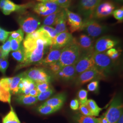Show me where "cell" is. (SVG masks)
Here are the masks:
<instances>
[{
  "instance_id": "obj_1",
  "label": "cell",
  "mask_w": 123,
  "mask_h": 123,
  "mask_svg": "<svg viewBox=\"0 0 123 123\" xmlns=\"http://www.w3.org/2000/svg\"><path fill=\"white\" fill-rule=\"evenodd\" d=\"M22 46L24 58L23 61L17 66V70L38 63L43 59L46 48L51 46V45L38 29L31 33L27 34Z\"/></svg>"
},
{
  "instance_id": "obj_2",
  "label": "cell",
  "mask_w": 123,
  "mask_h": 123,
  "mask_svg": "<svg viewBox=\"0 0 123 123\" xmlns=\"http://www.w3.org/2000/svg\"><path fill=\"white\" fill-rule=\"evenodd\" d=\"M81 53V49L73 41L72 43L62 49L59 62L62 67L75 65L79 60Z\"/></svg>"
},
{
  "instance_id": "obj_3",
  "label": "cell",
  "mask_w": 123,
  "mask_h": 123,
  "mask_svg": "<svg viewBox=\"0 0 123 123\" xmlns=\"http://www.w3.org/2000/svg\"><path fill=\"white\" fill-rule=\"evenodd\" d=\"M123 103L118 97L115 98L111 102L104 115L109 123H117L119 117L123 114Z\"/></svg>"
},
{
  "instance_id": "obj_4",
  "label": "cell",
  "mask_w": 123,
  "mask_h": 123,
  "mask_svg": "<svg viewBox=\"0 0 123 123\" xmlns=\"http://www.w3.org/2000/svg\"><path fill=\"white\" fill-rule=\"evenodd\" d=\"M102 0H79L78 11L85 19H93V15L98 6Z\"/></svg>"
},
{
  "instance_id": "obj_5",
  "label": "cell",
  "mask_w": 123,
  "mask_h": 123,
  "mask_svg": "<svg viewBox=\"0 0 123 123\" xmlns=\"http://www.w3.org/2000/svg\"><path fill=\"white\" fill-rule=\"evenodd\" d=\"M94 51L84 52L82 53L79 60L75 64V69L77 75L94 67L93 59Z\"/></svg>"
},
{
  "instance_id": "obj_6",
  "label": "cell",
  "mask_w": 123,
  "mask_h": 123,
  "mask_svg": "<svg viewBox=\"0 0 123 123\" xmlns=\"http://www.w3.org/2000/svg\"><path fill=\"white\" fill-rule=\"evenodd\" d=\"M106 30V27L95 20L91 19L84 20L80 31H85L90 37H96L105 33Z\"/></svg>"
},
{
  "instance_id": "obj_7",
  "label": "cell",
  "mask_w": 123,
  "mask_h": 123,
  "mask_svg": "<svg viewBox=\"0 0 123 123\" xmlns=\"http://www.w3.org/2000/svg\"><path fill=\"white\" fill-rule=\"evenodd\" d=\"M93 59L94 67L103 76L110 69L112 65V60L107 55L105 52H94Z\"/></svg>"
},
{
  "instance_id": "obj_8",
  "label": "cell",
  "mask_w": 123,
  "mask_h": 123,
  "mask_svg": "<svg viewBox=\"0 0 123 123\" xmlns=\"http://www.w3.org/2000/svg\"><path fill=\"white\" fill-rule=\"evenodd\" d=\"M18 23L21 29L27 34L31 33L36 31L41 24L37 18L31 15L20 17L18 19Z\"/></svg>"
},
{
  "instance_id": "obj_9",
  "label": "cell",
  "mask_w": 123,
  "mask_h": 123,
  "mask_svg": "<svg viewBox=\"0 0 123 123\" xmlns=\"http://www.w3.org/2000/svg\"><path fill=\"white\" fill-rule=\"evenodd\" d=\"M25 77L32 80L35 83H50L51 77L43 68H33L23 73Z\"/></svg>"
},
{
  "instance_id": "obj_10",
  "label": "cell",
  "mask_w": 123,
  "mask_h": 123,
  "mask_svg": "<svg viewBox=\"0 0 123 123\" xmlns=\"http://www.w3.org/2000/svg\"><path fill=\"white\" fill-rule=\"evenodd\" d=\"M62 9L55 3L50 1L37 3L34 7V11L36 13L43 17H46Z\"/></svg>"
},
{
  "instance_id": "obj_11",
  "label": "cell",
  "mask_w": 123,
  "mask_h": 123,
  "mask_svg": "<svg viewBox=\"0 0 123 123\" xmlns=\"http://www.w3.org/2000/svg\"><path fill=\"white\" fill-rule=\"evenodd\" d=\"M67 15V23L70 33L80 31L83 21L80 15L70 11L68 8L64 9Z\"/></svg>"
},
{
  "instance_id": "obj_12",
  "label": "cell",
  "mask_w": 123,
  "mask_h": 123,
  "mask_svg": "<svg viewBox=\"0 0 123 123\" xmlns=\"http://www.w3.org/2000/svg\"><path fill=\"white\" fill-rule=\"evenodd\" d=\"M115 6L110 1L101 2L98 6L93 15V18L101 19L111 15L114 11Z\"/></svg>"
},
{
  "instance_id": "obj_13",
  "label": "cell",
  "mask_w": 123,
  "mask_h": 123,
  "mask_svg": "<svg viewBox=\"0 0 123 123\" xmlns=\"http://www.w3.org/2000/svg\"><path fill=\"white\" fill-rule=\"evenodd\" d=\"M74 37L68 31L58 34L50 49H62L73 42Z\"/></svg>"
},
{
  "instance_id": "obj_14",
  "label": "cell",
  "mask_w": 123,
  "mask_h": 123,
  "mask_svg": "<svg viewBox=\"0 0 123 123\" xmlns=\"http://www.w3.org/2000/svg\"><path fill=\"white\" fill-rule=\"evenodd\" d=\"M101 77H103V76L98 71L95 67H93L79 75V77L76 80V84L77 85H82Z\"/></svg>"
},
{
  "instance_id": "obj_15",
  "label": "cell",
  "mask_w": 123,
  "mask_h": 123,
  "mask_svg": "<svg viewBox=\"0 0 123 123\" xmlns=\"http://www.w3.org/2000/svg\"><path fill=\"white\" fill-rule=\"evenodd\" d=\"M116 42L106 37H103L97 40L93 47V51L95 52H105L114 47Z\"/></svg>"
},
{
  "instance_id": "obj_16",
  "label": "cell",
  "mask_w": 123,
  "mask_h": 123,
  "mask_svg": "<svg viewBox=\"0 0 123 123\" xmlns=\"http://www.w3.org/2000/svg\"><path fill=\"white\" fill-rule=\"evenodd\" d=\"M74 42L79 46L81 51L87 52L93 50V40L86 34H81L78 38H74Z\"/></svg>"
},
{
  "instance_id": "obj_17",
  "label": "cell",
  "mask_w": 123,
  "mask_h": 123,
  "mask_svg": "<svg viewBox=\"0 0 123 123\" xmlns=\"http://www.w3.org/2000/svg\"><path fill=\"white\" fill-rule=\"evenodd\" d=\"M62 49H50L49 54L44 59H43L38 63L40 65L48 66L59 61Z\"/></svg>"
},
{
  "instance_id": "obj_18",
  "label": "cell",
  "mask_w": 123,
  "mask_h": 123,
  "mask_svg": "<svg viewBox=\"0 0 123 123\" xmlns=\"http://www.w3.org/2000/svg\"><path fill=\"white\" fill-rule=\"evenodd\" d=\"M55 76L58 79L65 81H69L74 79L77 76L75 71V65L62 67L61 69Z\"/></svg>"
},
{
  "instance_id": "obj_19",
  "label": "cell",
  "mask_w": 123,
  "mask_h": 123,
  "mask_svg": "<svg viewBox=\"0 0 123 123\" xmlns=\"http://www.w3.org/2000/svg\"><path fill=\"white\" fill-rule=\"evenodd\" d=\"M56 32L59 34L63 32L68 31L67 26V15L64 9H62L56 19L54 25Z\"/></svg>"
},
{
  "instance_id": "obj_20",
  "label": "cell",
  "mask_w": 123,
  "mask_h": 123,
  "mask_svg": "<svg viewBox=\"0 0 123 123\" xmlns=\"http://www.w3.org/2000/svg\"><path fill=\"white\" fill-rule=\"evenodd\" d=\"M66 98L67 95L66 93L64 92H61L58 93L48 99L43 104L60 109L66 101Z\"/></svg>"
},
{
  "instance_id": "obj_21",
  "label": "cell",
  "mask_w": 123,
  "mask_h": 123,
  "mask_svg": "<svg viewBox=\"0 0 123 123\" xmlns=\"http://www.w3.org/2000/svg\"><path fill=\"white\" fill-rule=\"evenodd\" d=\"M36 88V83L30 79L24 77L18 86V94H28L31 90Z\"/></svg>"
},
{
  "instance_id": "obj_22",
  "label": "cell",
  "mask_w": 123,
  "mask_h": 123,
  "mask_svg": "<svg viewBox=\"0 0 123 123\" xmlns=\"http://www.w3.org/2000/svg\"><path fill=\"white\" fill-rule=\"evenodd\" d=\"M26 5L16 4L11 0H8L1 10V11L5 15H9L14 12L26 8Z\"/></svg>"
},
{
  "instance_id": "obj_23",
  "label": "cell",
  "mask_w": 123,
  "mask_h": 123,
  "mask_svg": "<svg viewBox=\"0 0 123 123\" xmlns=\"http://www.w3.org/2000/svg\"><path fill=\"white\" fill-rule=\"evenodd\" d=\"M16 102L21 105H31L35 104L38 101L37 97H33L29 94H21L15 98Z\"/></svg>"
},
{
  "instance_id": "obj_24",
  "label": "cell",
  "mask_w": 123,
  "mask_h": 123,
  "mask_svg": "<svg viewBox=\"0 0 123 123\" xmlns=\"http://www.w3.org/2000/svg\"><path fill=\"white\" fill-rule=\"evenodd\" d=\"M24 77L23 73L11 78L10 89V92L13 94H18V86L22 79Z\"/></svg>"
},
{
  "instance_id": "obj_25",
  "label": "cell",
  "mask_w": 123,
  "mask_h": 123,
  "mask_svg": "<svg viewBox=\"0 0 123 123\" xmlns=\"http://www.w3.org/2000/svg\"><path fill=\"white\" fill-rule=\"evenodd\" d=\"M74 119L77 123H100V118L93 116H85L81 114L76 115Z\"/></svg>"
},
{
  "instance_id": "obj_26",
  "label": "cell",
  "mask_w": 123,
  "mask_h": 123,
  "mask_svg": "<svg viewBox=\"0 0 123 123\" xmlns=\"http://www.w3.org/2000/svg\"><path fill=\"white\" fill-rule=\"evenodd\" d=\"M2 123H21L12 108L2 119Z\"/></svg>"
},
{
  "instance_id": "obj_27",
  "label": "cell",
  "mask_w": 123,
  "mask_h": 123,
  "mask_svg": "<svg viewBox=\"0 0 123 123\" xmlns=\"http://www.w3.org/2000/svg\"><path fill=\"white\" fill-rule=\"evenodd\" d=\"M60 109L54 108L52 106L43 104L40 106L37 109V111L38 113L43 115H49L52 114L56 112Z\"/></svg>"
},
{
  "instance_id": "obj_28",
  "label": "cell",
  "mask_w": 123,
  "mask_h": 123,
  "mask_svg": "<svg viewBox=\"0 0 123 123\" xmlns=\"http://www.w3.org/2000/svg\"><path fill=\"white\" fill-rule=\"evenodd\" d=\"M86 104L93 114L94 116H98L100 112L103 110L102 108L99 107L97 105V103L95 101L91 99H88Z\"/></svg>"
},
{
  "instance_id": "obj_29",
  "label": "cell",
  "mask_w": 123,
  "mask_h": 123,
  "mask_svg": "<svg viewBox=\"0 0 123 123\" xmlns=\"http://www.w3.org/2000/svg\"><path fill=\"white\" fill-rule=\"evenodd\" d=\"M39 28L43 31L44 32L47 34V35L48 36L49 38L52 41V45L54 42V40L57 35L55 29L51 26H44V25L43 26H41V27H40Z\"/></svg>"
},
{
  "instance_id": "obj_30",
  "label": "cell",
  "mask_w": 123,
  "mask_h": 123,
  "mask_svg": "<svg viewBox=\"0 0 123 123\" xmlns=\"http://www.w3.org/2000/svg\"><path fill=\"white\" fill-rule=\"evenodd\" d=\"M61 11V10L60 11H57V12L52 13L50 15H49L48 16H46V17L44 19L43 21V24L44 26H54L57 16L59 14V12Z\"/></svg>"
},
{
  "instance_id": "obj_31",
  "label": "cell",
  "mask_w": 123,
  "mask_h": 123,
  "mask_svg": "<svg viewBox=\"0 0 123 123\" xmlns=\"http://www.w3.org/2000/svg\"><path fill=\"white\" fill-rule=\"evenodd\" d=\"M11 93L10 91L6 90L0 84V101L3 102L11 103Z\"/></svg>"
},
{
  "instance_id": "obj_32",
  "label": "cell",
  "mask_w": 123,
  "mask_h": 123,
  "mask_svg": "<svg viewBox=\"0 0 123 123\" xmlns=\"http://www.w3.org/2000/svg\"><path fill=\"white\" fill-rule=\"evenodd\" d=\"M12 57L20 63L22 62L24 58V52L23 46H21L20 48L16 51L12 53Z\"/></svg>"
},
{
  "instance_id": "obj_33",
  "label": "cell",
  "mask_w": 123,
  "mask_h": 123,
  "mask_svg": "<svg viewBox=\"0 0 123 123\" xmlns=\"http://www.w3.org/2000/svg\"><path fill=\"white\" fill-rule=\"evenodd\" d=\"M88 91L84 89L80 90L78 94L79 105L85 104L88 100Z\"/></svg>"
},
{
  "instance_id": "obj_34",
  "label": "cell",
  "mask_w": 123,
  "mask_h": 123,
  "mask_svg": "<svg viewBox=\"0 0 123 123\" xmlns=\"http://www.w3.org/2000/svg\"><path fill=\"white\" fill-rule=\"evenodd\" d=\"M79 110L81 114L85 116H93V114L91 111L86 103L83 105H79Z\"/></svg>"
},
{
  "instance_id": "obj_35",
  "label": "cell",
  "mask_w": 123,
  "mask_h": 123,
  "mask_svg": "<svg viewBox=\"0 0 123 123\" xmlns=\"http://www.w3.org/2000/svg\"><path fill=\"white\" fill-rule=\"evenodd\" d=\"M10 37L12 39H16L22 42L24 38V32L21 29H19L17 31L11 32Z\"/></svg>"
},
{
  "instance_id": "obj_36",
  "label": "cell",
  "mask_w": 123,
  "mask_h": 123,
  "mask_svg": "<svg viewBox=\"0 0 123 123\" xmlns=\"http://www.w3.org/2000/svg\"><path fill=\"white\" fill-rule=\"evenodd\" d=\"M54 92V90L53 88L49 89L48 90L45 91L44 92H40L38 96L37 97L38 101H44L47 99L49 97L52 96Z\"/></svg>"
},
{
  "instance_id": "obj_37",
  "label": "cell",
  "mask_w": 123,
  "mask_h": 123,
  "mask_svg": "<svg viewBox=\"0 0 123 123\" xmlns=\"http://www.w3.org/2000/svg\"><path fill=\"white\" fill-rule=\"evenodd\" d=\"M0 48L2 50L4 58H7L9 53L11 51L10 40L8 39L3 44L0 46Z\"/></svg>"
},
{
  "instance_id": "obj_38",
  "label": "cell",
  "mask_w": 123,
  "mask_h": 123,
  "mask_svg": "<svg viewBox=\"0 0 123 123\" xmlns=\"http://www.w3.org/2000/svg\"><path fill=\"white\" fill-rule=\"evenodd\" d=\"M36 88L40 92H44L51 88L50 83L48 82L36 83Z\"/></svg>"
},
{
  "instance_id": "obj_39",
  "label": "cell",
  "mask_w": 123,
  "mask_h": 123,
  "mask_svg": "<svg viewBox=\"0 0 123 123\" xmlns=\"http://www.w3.org/2000/svg\"><path fill=\"white\" fill-rule=\"evenodd\" d=\"M106 54L112 60H115L118 59L120 55V53L118 50L113 48L107 50Z\"/></svg>"
},
{
  "instance_id": "obj_40",
  "label": "cell",
  "mask_w": 123,
  "mask_h": 123,
  "mask_svg": "<svg viewBox=\"0 0 123 123\" xmlns=\"http://www.w3.org/2000/svg\"><path fill=\"white\" fill-rule=\"evenodd\" d=\"M55 3L61 8H68L71 4V0H48Z\"/></svg>"
},
{
  "instance_id": "obj_41",
  "label": "cell",
  "mask_w": 123,
  "mask_h": 123,
  "mask_svg": "<svg viewBox=\"0 0 123 123\" xmlns=\"http://www.w3.org/2000/svg\"><path fill=\"white\" fill-rule=\"evenodd\" d=\"M9 39L10 41L11 49L12 51H16L20 48L21 46H22L21 45L22 42L18 41L17 40L12 39L10 37H9Z\"/></svg>"
},
{
  "instance_id": "obj_42",
  "label": "cell",
  "mask_w": 123,
  "mask_h": 123,
  "mask_svg": "<svg viewBox=\"0 0 123 123\" xmlns=\"http://www.w3.org/2000/svg\"><path fill=\"white\" fill-rule=\"evenodd\" d=\"M112 14L116 20L119 21H122L123 19V7L119 9L115 10L114 11Z\"/></svg>"
},
{
  "instance_id": "obj_43",
  "label": "cell",
  "mask_w": 123,
  "mask_h": 123,
  "mask_svg": "<svg viewBox=\"0 0 123 123\" xmlns=\"http://www.w3.org/2000/svg\"><path fill=\"white\" fill-rule=\"evenodd\" d=\"M49 67L51 71L53 72V74H54L55 75L59 71H60L62 68V66L60 64L59 61L49 65Z\"/></svg>"
},
{
  "instance_id": "obj_44",
  "label": "cell",
  "mask_w": 123,
  "mask_h": 123,
  "mask_svg": "<svg viewBox=\"0 0 123 123\" xmlns=\"http://www.w3.org/2000/svg\"><path fill=\"white\" fill-rule=\"evenodd\" d=\"M99 82L97 80H95L91 82L88 84L87 88L88 91L90 92H96L98 88Z\"/></svg>"
},
{
  "instance_id": "obj_45",
  "label": "cell",
  "mask_w": 123,
  "mask_h": 123,
  "mask_svg": "<svg viewBox=\"0 0 123 123\" xmlns=\"http://www.w3.org/2000/svg\"><path fill=\"white\" fill-rule=\"evenodd\" d=\"M9 65V62L8 61L7 58H4L3 60L0 62V72L4 75L6 70L8 68Z\"/></svg>"
},
{
  "instance_id": "obj_46",
  "label": "cell",
  "mask_w": 123,
  "mask_h": 123,
  "mask_svg": "<svg viewBox=\"0 0 123 123\" xmlns=\"http://www.w3.org/2000/svg\"><path fill=\"white\" fill-rule=\"evenodd\" d=\"M10 32L1 29L0 31V42L4 43L7 39Z\"/></svg>"
},
{
  "instance_id": "obj_47",
  "label": "cell",
  "mask_w": 123,
  "mask_h": 123,
  "mask_svg": "<svg viewBox=\"0 0 123 123\" xmlns=\"http://www.w3.org/2000/svg\"><path fill=\"white\" fill-rule=\"evenodd\" d=\"M79 104L78 99H74L72 100L70 103V107L71 109L72 110H78L79 108Z\"/></svg>"
},
{
  "instance_id": "obj_48",
  "label": "cell",
  "mask_w": 123,
  "mask_h": 123,
  "mask_svg": "<svg viewBox=\"0 0 123 123\" xmlns=\"http://www.w3.org/2000/svg\"><path fill=\"white\" fill-rule=\"evenodd\" d=\"M40 92L37 89V88H33V89L31 90V91L29 92V95H31L33 97H37L39 95Z\"/></svg>"
},
{
  "instance_id": "obj_49",
  "label": "cell",
  "mask_w": 123,
  "mask_h": 123,
  "mask_svg": "<svg viewBox=\"0 0 123 123\" xmlns=\"http://www.w3.org/2000/svg\"><path fill=\"white\" fill-rule=\"evenodd\" d=\"M8 0H0V9L1 10Z\"/></svg>"
},
{
  "instance_id": "obj_50",
  "label": "cell",
  "mask_w": 123,
  "mask_h": 123,
  "mask_svg": "<svg viewBox=\"0 0 123 123\" xmlns=\"http://www.w3.org/2000/svg\"><path fill=\"white\" fill-rule=\"evenodd\" d=\"M100 118V123H109L107 119L105 117V116L104 114H103L101 116Z\"/></svg>"
},
{
  "instance_id": "obj_51",
  "label": "cell",
  "mask_w": 123,
  "mask_h": 123,
  "mask_svg": "<svg viewBox=\"0 0 123 123\" xmlns=\"http://www.w3.org/2000/svg\"><path fill=\"white\" fill-rule=\"evenodd\" d=\"M117 123H123V114H121L120 117H119V120H118Z\"/></svg>"
},
{
  "instance_id": "obj_52",
  "label": "cell",
  "mask_w": 123,
  "mask_h": 123,
  "mask_svg": "<svg viewBox=\"0 0 123 123\" xmlns=\"http://www.w3.org/2000/svg\"><path fill=\"white\" fill-rule=\"evenodd\" d=\"M0 58H5L2 50L0 48Z\"/></svg>"
},
{
  "instance_id": "obj_53",
  "label": "cell",
  "mask_w": 123,
  "mask_h": 123,
  "mask_svg": "<svg viewBox=\"0 0 123 123\" xmlns=\"http://www.w3.org/2000/svg\"><path fill=\"white\" fill-rule=\"evenodd\" d=\"M37 0L39 1H41V2H45L49 1L48 0Z\"/></svg>"
},
{
  "instance_id": "obj_54",
  "label": "cell",
  "mask_w": 123,
  "mask_h": 123,
  "mask_svg": "<svg viewBox=\"0 0 123 123\" xmlns=\"http://www.w3.org/2000/svg\"><path fill=\"white\" fill-rule=\"evenodd\" d=\"M3 59H4V58H0V62L3 60Z\"/></svg>"
},
{
  "instance_id": "obj_55",
  "label": "cell",
  "mask_w": 123,
  "mask_h": 123,
  "mask_svg": "<svg viewBox=\"0 0 123 123\" xmlns=\"http://www.w3.org/2000/svg\"><path fill=\"white\" fill-rule=\"evenodd\" d=\"M1 29H2V28H1V27H0V31L1 30Z\"/></svg>"
},
{
  "instance_id": "obj_56",
  "label": "cell",
  "mask_w": 123,
  "mask_h": 123,
  "mask_svg": "<svg viewBox=\"0 0 123 123\" xmlns=\"http://www.w3.org/2000/svg\"></svg>"
}]
</instances>
